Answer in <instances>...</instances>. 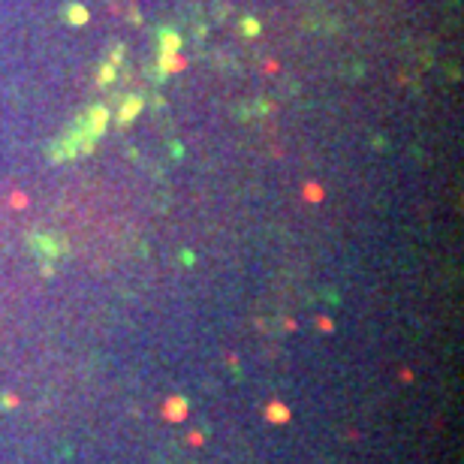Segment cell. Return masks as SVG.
<instances>
[{
  "mask_svg": "<svg viewBox=\"0 0 464 464\" xmlns=\"http://www.w3.org/2000/svg\"><path fill=\"white\" fill-rule=\"evenodd\" d=\"M139 109H142V102H139V97H130V99H127V106H124V112H121V121L127 124V121H130V118L136 115V112H139Z\"/></svg>",
  "mask_w": 464,
  "mask_h": 464,
  "instance_id": "cell-1",
  "label": "cell"
},
{
  "mask_svg": "<svg viewBox=\"0 0 464 464\" xmlns=\"http://www.w3.org/2000/svg\"><path fill=\"white\" fill-rule=\"evenodd\" d=\"M69 12H72V18H75V21H72V24H82V21H85V18H88V15H85V9H82V6H72V9H69Z\"/></svg>",
  "mask_w": 464,
  "mask_h": 464,
  "instance_id": "cell-2",
  "label": "cell"
}]
</instances>
